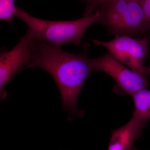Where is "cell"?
Segmentation results:
<instances>
[{"label": "cell", "instance_id": "10", "mask_svg": "<svg viewBox=\"0 0 150 150\" xmlns=\"http://www.w3.org/2000/svg\"><path fill=\"white\" fill-rule=\"evenodd\" d=\"M110 1L111 0H90L86 3V7L84 16H87L93 13L100 6Z\"/></svg>", "mask_w": 150, "mask_h": 150}, {"label": "cell", "instance_id": "13", "mask_svg": "<svg viewBox=\"0 0 150 150\" xmlns=\"http://www.w3.org/2000/svg\"><path fill=\"white\" fill-rule=\"evenodd\" d=\"M81 1H85L86 2L88 3V2L90 0H81Z\"/></svg>", "mask_w": 150, "mask_h": 150}, {"label": "cell", "instance_id": "11", "mask_svg": "<svg viewBox=\"0 0 150 150\" xmlns=\"http://www.w3.org/2000/svg\"><path fill=\"white\" fill-rule=\"evenodd\" d=\"M148 18L150 20V0H138Z\"/></svg>", "mask_w": 150, "mask_h": 150}, {"label": "cell", "instance_id": "5", "mask_svg": "<svg viewBox=\"0 0 150 150\" xmlns=\"http://www.w3.org/2000/svg\"><path fill=\"white\" fill-rule=\"evenodd\" d=\"M91 62L93 71L103 72L114 80L115 92L132 96L150 83L146 77L127 69L109 51L101 57L91 59Z\"/></svg>", "mask_w": 150, "mask_h": 150}, {"label": "cell", "instance_id": "1", "mask_svg": "<svg viewBox=\"0 0 150 150\" xmlns=\"http://www.w3.org/2000/svg\"><path fill=\"white\" fill-rule=\"evenodd\" d=\"M88 45L79 54L63 51L61 46L35 40L31 56L25 69L38 68L49 73L58 86L64 110L71 115L81 117L77 100L86 80L93 72L91 59L88 57Z\"/></svg>", "mask_w": 150, "mask_h": 150}, {"label": "cell", "instance_id": "2", "mask_svg": "<svg viewBox=\"0 0 150 150\" xmlns=\"http://www.w3.org/2000/svg\"><path fill=\"white\" fill-rule=\"evenodd\" d=\"M16 17L27 24V32L35 40L60 46L70 43L80 46L86 30L94 23H100L102 13L97 8L91 14L76 20L50 21L34 17L17 6Z\"/></svg>", "mask_w": 150, "mask_h": 150}, {"label": "cell", "instance_id": "12", "mask_svg": "<svg viewBox=\"0 0 150 150\" xmlns=\"http://www.w3.org/2000/svg\"><path fill=\"white\" fill-rule=\"evenodd\" d=\"M131 150H140L138 149H137V148L135 147L134 146H133L132 147V149H131Z\"/></svg>", "mask_w": 150, "mask_h": 150}, {"label": "cell", "instance_id": "8", "mask_svg": "<svg viewBox=\"0 0 150 150\" xmlns=\"http://www.w3.org/2000/svg\"><path fill=\"white\" fill-rule=\"evenodd\" d=\"M131 96L135 108L133 113L147 121L150 119V91L143 89Z\"/></svg>", "mask_w": 150, "mask_h": 150}, {"label": "cell", "instance_id": "3", "mask_svg": "<svg viewBox=\"0 0 150 150\" xmlns=\"http://www.w3.org/2000/svg\"><path fill=\"white\" fill-rule=\"evenodd\" d=\"M98 8L102 13L100 23L109 34L144 38L150 32V20L138 0H111Z\"/></svg>", "mask_w": 150, "mask_h": 150}, {"label": "cell", "instance_id": "14", "mask_svg": "<svg viewBox=\"0 0 150 150\" xmlns=\"http://www.w3.org/2000/svg\"><path fill=\"white\" fill-rule=\"evenodd\" d=\"M147 37L149 38V39L150 40V32L149 33V35H148V36H147Z\"/></svg>", "mask_w": 150, "mask_h": 150}, {"label": "cell", "instance_id": "7", "mask_svg": "<svg viewBox=\"0 0 150 150\" xmlns=\"http://www.w3.org/2000/svg\"><path fill=\"white\" fill-rule=\"evenodd\" d=\"M147 121L133 113L128 123L112 131L108 150H131Z\"/></svg>", "mask_w": 150, "mask_h": 150}, {"label": "cell", "instance_id": "9", "mask_svg": "<svg viewBox=\"0 0 150 150\" xmlns=\"http://www.w3.org/2000/svg\"><path fill=\"white\" fill-rule=\"evenodd\" d=\"M17 6L14 0H0V19L13 24V20L16 17Z\"/></svg>", "mask_w": 150, "mask_h": 150}, {"label": "cell", "instance_id": "6", "mask_svg": "<svg viewBox=\"0 0 150 150\" xmlns=\"http://www.w3.org/2000/svg\"><path fill=\"white\" fill-rule=\"evenodd\" d=\"M35 39L26 33L10 51L3 50L0 54V94L1 99L7 95L6 85L29 61Z\"/></svg>", "mask_w": 150, "mask_h": 150}, {"label": "cell", "instance_id": "4", "mask_svg": "<svg viewBox=\"0 0 150 150\" xmlns=\"http://www.w3.org/2000/svg\"><path fill=\"white\" fill-rule=\"evenodd\" d=\"M93 42L97 46L106 48L119 62L134 71L146 77L150 74V68L144 65L150 42L148 37L140 39L128 35H118L110 41L93 39Z\"/></svg>", "mask_w": 150, "mask_h": 150}]
</instances>
